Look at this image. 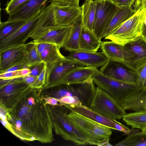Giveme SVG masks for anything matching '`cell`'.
I'll return each mask as SVG.
<instances>
[{
	"label": "cell",
	"instance_id": "6da1fadb",
	"mask_svg": "<svg viewBox=\"0 0 146 146\" xmlns=\"http://www.w3.org/2000/svg\"><path fill=\"white\" fill-rule=\"evenodd\" d=\"M41 91L32 88L5 114L2 124L21 140L43 143L54 140L52 122Z\"/></svg>",
	"mask_w": 146,
	"mask_h": 146
},
{
	"label": "cell",
	"instance_id": "7a4b0ae2",
	"mask_svg": "<svg viewBox=\"0 0 146 146\" xmlns=\"http://www.w3.org/2000/svg\"><path fill=\"white\" fill-rule=\"evenodd\" d=\"M56 133L64 139L76 145H89L85 135L76 127L67 117L68 109L60 104L56 105L47 104Z\"/></svg>",
	"mask_w": 146,
	"mask_h": 146
},
{
	"label": "cell",
	"instance_id": "3957f363",
	"mask_svg": "<svg viewBox=\"0 0 146 146\" xmlns=\"http://www.w3.org/2000/svg\"><path fill=\"white\" fill-rule=\"evenodd\" d=\"M67 108L68 110V118L85 135L89 145H112L109 143L110 137L112 133L111 128Z\"/></svg>",
	"mask_w": 146,
	"mask_h": 146
},
{
	"label": "cell",
	"instance_id": "277c9868",
	"mask_svg": "<svg viewBox=\"0 0 146 146\" xmlns=\"http://www.w3.org/2000/svg\"><path fill=\"white\" fill-rule=\"evenodd\" d=\"M141 5L136 12L119 27L104 37L124 46L137 40L142 34L146 17V7L141 1Z\"/></svg>",
	"mask_w": 146,
	"mask_h": 146
},
{
	"label": "cell",
	"instance_id": "5b68a950",
	"mask_svg": "<svg viewBox=\"0 0 146 146\" xmlns=\"http://www.w3.org/2000/svg\"><path fill=\"white\" fill-rule=\"evenodd\" d=\"M92 78L95 85L109 95L122 107L127 100L143 90L137 84L123 82L105 76L99 70Z\"/></svg>",
	"mask_w": 146,
	"mask_h": 146
},
{
	"label": "cell",
	"instance_id": "8992f818",
	"mask_svg": "<svg viewBox=\"0 0 146 146\" xmlns=\"http://www.w3.org/2000/svg\"><path fill=\"white\" fill-rule=\"evenodd\" d=\"M89 107L100 114L115 120L119 119L126 113L109 95L98 86L96 87Z\"/></svg>",
	"mask_w": 146,
	"mask_h": 146
},
{
	"label": "cell",
	"instance_id": "52a82bcc",
	"mask_svg": "<svg viewBox=\"0 0 146 146\" xmlns=\"http://www.w3.org/2000/svg\"><path fill=\"white\" fill-rule=\"evenodd\" d=\"M0 105L7 109L11 108L32 88L23 77L0 79Z\"/></svg>",
	"mask_w": 146,
	"mask_h": 146
},
{
	"label": "cell",
	"instance_id": "ba28073f",
	"mask_svg": "<svg viewBox=\"0 0 146 146\" xmlns=\"http://www.w3.org/2000/svg\"><path fill=\"white\" fill-rule=\"evenodd\" d=\"M96 4L92 31L100 40L102 35L110 24L120 7L112 0H95Z\"/></svg>",
	"mask_w": 146,
	"mask_h": 146
},
{
	"label": "cell",
	"instance_id": "9c48e42d",
	"mask_svg": "<svg viewBox=\"0 0 146 146\" xmlns=\"http://www.w3.org/2000/svg\"><path fill=\"white\" fill-rule=\"evenodd\" d=\"M83 66H85L80 62L66 57L64 59L55 62L47 68L45 83L42 88L56 86L70 71L76 68Z\"/></svg>",
	"mask_w": 146,
	"mask_h": 146
},
{
	"label": "cell",
	"instance_id": "30bf717a",
	"mask_svg": "<svg viewBox=\"0 0 146 146\" xmlns=\"http://www.w3.org/2000/svg\"><path fill=\"white\" fill-rule=\"evenodd\" d=\"M51 3L56 25H73L82 16V10L79 6L54 1Z\"/></svg>",
	"mask_w": 146,
	"mask_h": 146
},
{
	"label": "cell",
	"instance_id": "8fae6325",
	"mask_svg": "<svg viewBox=\"0 0 146 146\" xmlns=\"http://www.w3.org/2000/svg\"><path fill=\"white\" fill-rule=\"evenodd\" d=\"M100 70L103 74L110 77L137 84V72L120 62L108 59Z\"/></svg>",
	"mask_w": 146,
	"mask_h": 146
},
{
	"label": "cell",
	"instance_id": "7c38bea8",
	"mask_svg": "<svg viewBox=\"0 0 146 146\" xmlns=\"http://www.w3.org/2000/svg\"><path fill=\"white\" fill-rule=\"evenodd\" d=\"M100 47L108 59L122 63L137 71L133 64L134 55L123 46L110 41L101 42Z\"/></svg>",
	"mask_w": 146,
	"mask_h": 146
},
{
	"label": "cell",
	"instance_id": "4fadbf2b",
	"mask_svg": "<svg viewBox=\"0 0 146 146\" xmlns=\"http://www.w3.org/2000/svg\"><path fill=\"white\" fill-rule=\"evenodd\" d=\"M49 0H29L10 14L8 20L28 22L38 16Z\"/></svg>",
	"mask_w": 146,
	"mask_h": 146
},
{
	"label": "cell",
	"instance_id": "5bb4252c",
	"mask_svg": "<svg viewBox=\"0 0 146 146\" xmlns=\"http://www.w3.org/2000/svg\"><path fill=\"white\" fill-rule=\"evenodd\" d=\"M42 15L41 12L38 16L27 22L14 33L0 43V52L12 47L25 44L38 24Z\"/></svg>",
	"mask_w": 146,
	"mask_h": 146
},
{
	"label": "cell",
	"instance_id": "9a60e30c",
	"mask_svg": "<svg viewBox=\"0 0 146 146\" xmlns=\"http://www.w3.org/2000/svg\"><path fill=\"white\" fill-rule=\"evenodd\" d=\"M27 44L12 47L0 52V74L14 66L27 62Z\"/></svg>",
	"mask_w": 146,
	"mask_h": 146
},
{
	"label": "cell",
	"instance_id": "2e32d148",
	"mask_svg": "<svg viewBox=\"0 0 146 146\" xmlns=\"http://www.w3.org/2000/svg\"><path fill=\"white\" fill-rule=\"evenodd\" d=\"M73 27L56 25L48 29L40 36L33 41L36 43H44L63 47Z\"/></svg>",
	"mask_w": 146,
	"mask_h": 146
},
{
	"label": "cell",
	"instance_id": "e0dca14e",
	"mask_svg": "<svg viewBox=\"0 0 146 146\" xmlns=\"http://www.w3.org/2000/svg\"><path fill=\"white\" fill-rule=\"evenodd\" d=\"M98 70L97 68L93 67L83 66L76 68L65 76L56 86L83 84L91 82L93 81L92 76Z\"/></svg>",
	"mask_w": 146,
	"mask_h": 146
},
{
	"label": "cell",
	"instance_id": "ac0fdd59",
	"mask_svg": "<svg viewBox=\"0 0 146 146\" xmlns=\"http://www.w3.org/2000/svg\"><path fill=\"white\" fill-rule=\"evenodd\" d=\"M67 58L78 61L85 66L97 68L102 67L107 62L108 59L102 52H91L78 50L70 52Z\"/></svg>",
	"mask_w": 146,
	"mask_h": 146
},
{
	"label": "cell",
	"instance_id": "d6986e66",
	"mask_svg": "<svg viewBox=\"0 0 146 146\" xmlns=\"http://www.w3.org/2000/svg\"><path fill=\"white\" fill-rule=\"evenodd\" d=\"M64 105L67 108L98 123L115 129L116 120L106 117L82 104Z\"/></svg>",
	"mask_w": 146,
	"mask_h": 146
},
{
	"label": "cell",
	"instance_id": "ffe728a7",
	"mask_svg": "<svg viewBox=\"0 0 146 146\" xmlns=\"http://www.w3.org/2000/svg\"><path fill=\"white\" fill-rule=\"evenodd\" d=\"M37 49L42 62L48 68L58 61L65 59L60 51V48L52 44L37 43Z\"/></svg>",
	"mask_w": 146,
	"mask_h": 146
},
{
	"label": "cell",
	"instance_id": "44dd1931",
	"mask_svg": "<svg viewBox=\"0 0 146 146\" xmlns=\"http://www.w3.org/2000/svg\"><path fill=\"white\" fill-rule=\"evenodd\" d=\"M123 47L134 55L133 64L137 71L146 62V40L141 36Z\"/></svg>",
	"mask_w": 146,
	"mask_h": 146
},
{
	"label": "cell",
	"instance_id": "7402d4cb",
	"mask_svg": "<svg viewBox=\"0 0 146 146\" xmlns=\"http://www.w3.org/2000/svg\"><path fill=\"white\" fill-rule=\"evenodd\" d=\"M137 8L132 6L120 7L110 24L103 33L102 38H104L116 29L136 12Z\"/></svg>",
	"mask_w": 146,
	"mask_h": 146
},
{
	"label": "cell",
	"instance_id": "603a6c76",
	"mask_svg": "<svg viewBox=\"0 0 146 146\" xmlns=\"http://www.w3.org/2000/svg\"><path fill=\"white\" fill-rule=\"evenodd\" d=\"M101 40L93 32L83 26L82 29L79 44L80 50L96 52L100 46Z\"/></svg>",
	"mask_w": 146,
	"mask_h": 146
},
{
	"label": "cell",
	"instance_id": "cb8c5ba5",
	"mask_svg": "<svg viewBox=\"0 0 146 146\" xmlns=\"http://www.w3.org/2000/svg\"><path fill=\"white\" fill-rule=\"evenodd\" d=\"M73 25V28L63 47L65 50L70 52L79 50V41L83 27L82 16Z\"/></svg>",
	"mask_w": 146,
	"mask_h": 146
},
{
	"label": "cell",
	"instance_id": "d4e9b609",
	"mask_svg": "<svg viewBox=\"0 0 146 146\" xmlns=\"http://www.w3.org/2000/svg\"><path fill=\"white\" fill-rule=\"evenodd\" d=\"M81 7L83 26L92 31L96 13V3L94 0H86Z\"/></svg>",
	"mask_w": 146,
	"mask_h": 146
},
{
	"label": "cell",
	"instance_id": "484cf974",
	"mask_svg": "<svg viewBox=\"0 0 146 146\" xmlns=\"http://www.w3.org/2000/svg\"><path fill=\"white\" fill-rule=\"evenodd\" d=\"M127 125L142 130L146 127V110L125 114L122 117Z\"/></svg>",
	"mask_w": 146,
	"mask_h": 146
},
{
	"label": "cell",
	"instance_id": "4316f807",
	"mask_svg": "<svg viewBox=\"0 0 146 146\" xmlns=\"http://www.w3.org/2000/svg\"><path fill=\"white\" fill-rule=\"evenodd\" d=\"M27 22L20 21H9L0 22V43L16 32Z\"/></svg>",
	"mask_w": 146,
	"mask_h": 146
},
{
	"label": "cell",
	"instance_id": "83f0119b",
	"mask_svg": "<svg viewBox=\"0 0 146 146\" xmlns=\"http://www.w3.org/2000/svg\"><path fill=\"white\" fill-rule=\"evenodd\" d=\"M117 146H146V134L133 131L124 139L115 145Z\"/></svg>",
	"mask_w": 146,
	"mask_h": 146
},
{
	"label": "cell",
	"instance_id": "f1b7e54d",
	"mask_svg": "<svg viewBox=\"0 0 146 146\" xmlns=\"http://www.w3.org/2000/svg\"><path fill=\"white\" fill-rule=\"evenodd\" d=\"M28 56L27 67L30 68L42 62L38 52L37 43L33 41L27 43Z\"/></svg>",
	"mask_w": 146,
	"mask_h": 146
},
{
	"label": "cell",
	"instance_id": "f546056e",
	"mask_svg": "<svg viewBox=\"0 0 146 146\" xmlns=\"http://www.w3.org/2000/svg\"><path fill=\"white\" fill-rule=\"evenodd\" d=\"M47 66L45 64L44 66L40 73L37 76L34 83L31 86L33 88L40 89L44 86L46 81Z\"/></svg>",
	"mask_w": 146,
	"mask_h": 146
},
{
	"label": "cell",
	"instance_id": "4dcf8cb0",
	"mask_svg": "<svg viewBox=\"0 0 146 146\" xmlns=\"http://www.w3.org/2000/svg\"><path fill=\"white\" fill-rule=\"evenodd\" d=\"M137 84L143 89L146 86V62L137 71Z\"/></svg>",
	"mask_w": 146,
	"mask_h": 146
},
{
	"label": "cell",
	"instance_id": "1f68e13d",
	"mask_svg": "<svg viewBox=\"0 0 146 146\" xmlns=\"http://www.w3.org/2000/svg\"><path fill=\"white\" fill-rule=\"evenodd\" d=\"M56 99L60 104L62 105L82 104L79 98L76 96H66L60 98Z\"/></svg>",
	"mask_w": 146,
	"mask_h": 146
},
{
	"label": "cell",
	"instance_id": "d6a6232c",
	"mask_svg": "<svg viewBox=\"0 0 146 146\" xmlns=\"http://www.w3.org/2000/svg\"><path fill=\"white\" fill-rule=\"evenodd\" d=\"M29 0H11L7 3L5 9L9 15L13 12L21 5Z\"/></svg>",
	"mask_w": 146,
	"mask_h": 146
},
{
	"label": "cell",
	"instance_id": "836d02e7",
	"mask_svg": "<svg viewBox=\"0 0 146 146\" xmlns=\"http://www.w3.org/2000/svg\"><path fill=\"white\" fill-rule=\"evenodd\" d=\"M23 77L21 69L13 71L4 72L0 74V79L9 80Z\"/></svg>",
	"mask_w": 146,
	"mask_h": 146
},
{
	"label": "cell",
	"instance_id": "e575fe53",
	"mask_svg": "<svg viewBox=\"0 0 146 146\" xmlns=\"http://www.w3.org/2000/svg\"><path fill=\"white\" fill-rule=\"evenodd\" d=\"M44 65V63L42 62L30 68L31 70L30 74L38 76L42 70Z\"/></svg>",
	"mask_w": 146,
	"mask_h": 146
},
{
	"label": "cell",
	"instance_id": "d590c367",
	"mask_svg": "<svg viewBox=\"0 0 146 146\" xmlns=\"http://www.w3.org/2000/svg\"><path fill=\"white\" fill-rule=\"evenodd\" d=\"M119 7L132 6L135 0H112Z\"/></svg>",
	"mask_w": 146,
	"mask_h": 146
},
{
	"label": "cell",
	"instance_id": "8d00e7d4",
	"mask_svg": "<svg viewBox=\"0 0 146 146\" xmlns=\"http://www.w3.org/2000/svg\"><path fill=\"white\" fill-rule=\"evenodd\" d=\"M27 62H23L17 65L14 66L13 67L8 69L4 71L2 73L4 72L15 71L22 69L24 68L27 67Z\"/></svg>",
	"mask_w": 146,
	"mask_h": 146
},
{
	"label": "cell",
	"instance_id": "74e56055",
	"mask_svg": "<svg viewBox=\"0 0 146 146\" xmlns=\"http://www.w3.org/2000/svg\"><path fill=\"white\" fill-rule=\"evenodd\" d=\"M37 76L30 74L23 77L25 82L31 86L34 83L36 79Z\"/></svg>",
	"mask_w": 146,
	"mask_h": 146
},
{
	"label": "cell",
	"instance_id": "f35d334b",
	"mask_svg": "<svg viewBox=\"0 0 146 146\" xmlns=\"http://www.w3.org/2000/svg\"><path fill=\"white\" fill-rule=\"evenodd\" d=\"M43 97L45 101L46 104L54 106L58 104V102L55 98L50 96Z\"/></svg>",
	"mask_w": 146,
	"mask_h": 146
},
{
	"label": "cell",
	"instance_id": "ab89813d",
	"mask_svg": "<svg viewBox=\"0 0 146 146\" xmlns=\"http://www.w3.org/2000/svg\"><path fill=\"white\" fill-rule=\"evenodd\" d=\"M52 1L65 3L79 6L80 0H51Z\"/></svg>",
	"mask_w": 146,
	"mask_h": 146
},
{
	"label": "cell",
	"instance_id": "60d3db41",
	"mask_svg": "<svg viewBox=\"0 0 146 146\" xmlns=\"http://www.w3.org/2000/svg\"><path fill=\"white\" fill-rule=\"evenodd\" d=\"M142 36L146 40V26H144Z\"/></svg>",
	"mask_w": 146,
	"mask_h": 146
},
{
	"label": "cell",
	"instance_id": "b9f144b4",
	"mask_svg": "<svg viewBox=\"0 0 146 146\" xmlns=\"http://www.w3.org/2000/svg\"><path fill=\"white\" fill-rule=\"evenodd\" d=\"M140 132L142 133L146 134V127L142 130Z\"/></svg>",
	"mask_w": 146,
	"mask_h": 146
},
{
	"label": "cell",
	"instance_id": "7bdbcfd3",
	"mask_svg": "<svg viewBox=\"0 0 146 146\" xmlns=\"http://www.w3.org/2000/svg\"><path fill=\"white\" fill-rule=\"evenodd\" d=\"M141 1L144 4L146 7V0H141Z\"/></svg>",
	"mask_w": 146,
	"mask_h": 146
},
{
	"label": "cell",
	"instance_id": "ee69618b",
	"mask_svg": "<svg viewBox=\"0 0 146 146\" xmlns=\"http://www.w3.org/2000/svg\"><path fill=\"white\" fill-rule=\"evenodd\" d=\"M144 25L146 26V17H145L144 21Z\"/></svg>",
	"mask_w": 146,
	"mask_h": 146
},
{
	"label": "cell",
	"instance_id": "f6af8a7d",
	"mask_svg": "<svg viewBox=\"0 0 146 146\" xmlns=\"http://www.w3.org/2000/svg\"><path fill=\"white\" fill-rule=\"evenodd\" d=\"M143 90L146 91V86L143 89Z\"/></svg>",
	"mask_w": 146,
	"mask_h": 146
},
{
	"label": "cell",
	"instance_id": "bcb514c9",
	"mask_svg": "<svg viewBox=\"0 0 146 146\" xmlns=\"http://www.w3.org/2000/svg\"><path fill=\"white\" fill-rule=\"evenodd\" d=\"M144 109L145 110H146V104L145 106H144Z\"/></svg>",
	"mask_w": 146,
	"mask_h": 146
}]
</instances>
